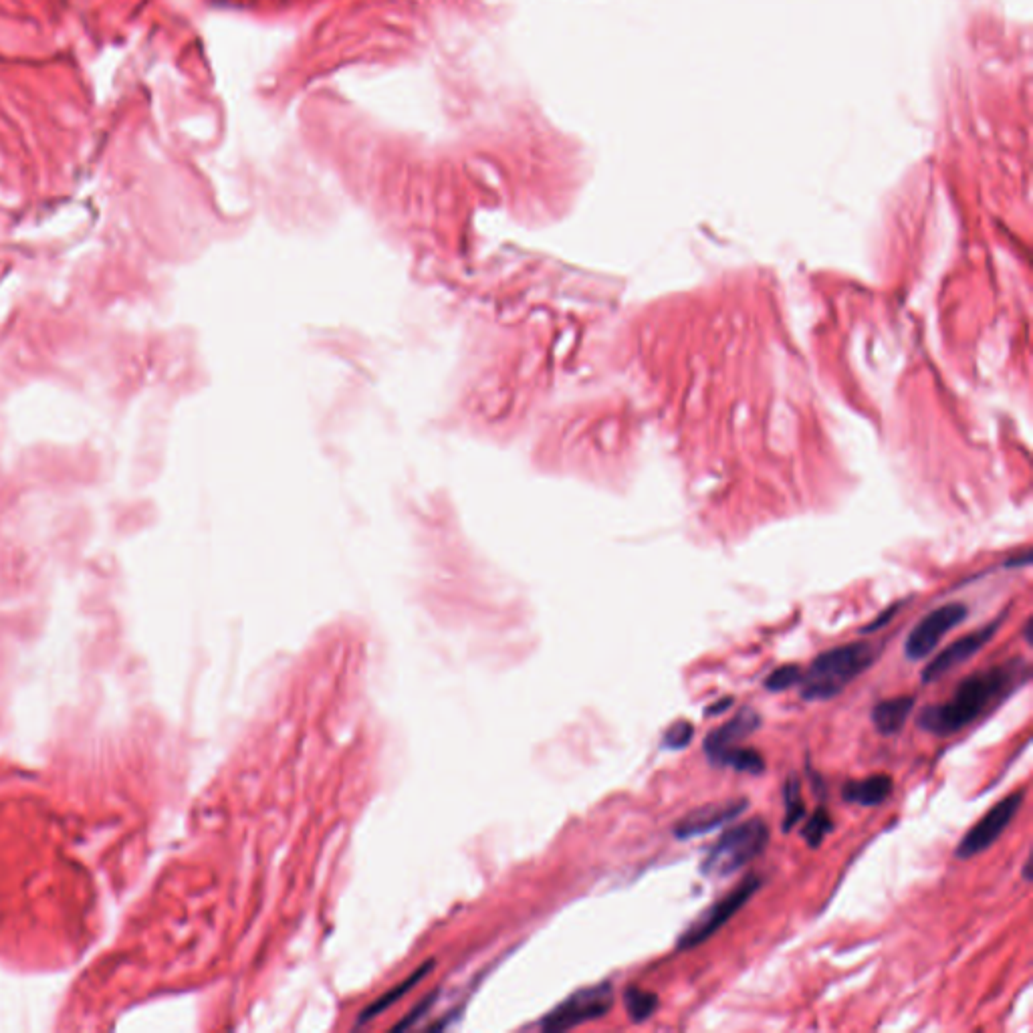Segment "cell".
<instances>
[{
    "instance_id": "6da1fadb",
    "label": "cell",
    "mask_w": 1033,
    "mask_h": 1033,
    "mask_svg": "<svg viewBox=\"0 0 1033 1033\" xmlns=\"http://www.w3.org/2000/svg\"><path fill=\"white\" fill-rule=\"evenodd\" d=\"M1031 680V664L1025 658H1009L977 670L963 678L945 703L927 705L916 715V727L935 735L951 737L975 725Z\"/></svg>"
},
{
    "instance_id": "7a4b0ae2",
    "label": "cell",
    "mask_w": 1033,
    "mask_h": 1033,
    "mask_svg": "<svg viewBox=\"0 0 1033 1033\" xmlns=\"http://www.w3.org/2000/svg\"><path fill=\"white\" fill-rule=\"evenodd\" d=\"M878 658V650L868 642H852L820 652L801 672L799 697L808 703L832 701L862 676Z\"/></svg>"
},
{
    "instance_id": "3957f363",
    "label": "cell",
    "mask_w": 1033,
    "mask_h": 1033,
    "mask_svg": "<svg viewBox=\"0 0 1033 1033\" xmlns=\"http://www.w3.org/2000/svg\"><path fill=\"white\" fill-rule=\"evenodd\" d=\"M771 832L765 820L751 818L729 828L705 854L701 872L707 878H725L757 860L769 846Z\"/></svg>"
},
{
    "instance_id": "277c9868",
    "label": "cell",
    "mask_w": 1033,
    "mask_h": 1033,
    "mask_svg": "<svg viewBox=\"0 0 1033 1033\" xmlns=\"http://www.w3.org/2000/svg\"><path fill=\"white\" fill-rule=\"evenodd\" d=\"M761 884H763V880L757 874L745 876L729 894H725L713 906H709L697 918V921L676 939V951L686 953V951L705 945L709 939H713L761 890Z\"/></svg>"
},
{
    "instance_id": "5b68a950",
    "label": "cell",
    "mask_w": 1033,
    "mask_h": 1033,
    "mask_svg": "<svg viewBox=\"0 0 1033 1033\" xmlns=\"http://www.w3.org/2000/svg\"><path fill=\"white\" fill-rule=\"evenodd\" d=\"M614 1007V987L604 981L586 989H580L561 1001L553 1011H549L543 1021V1031H569L590 1021H598L606 1017Z\"/></svg>"
},
{
    "instance_id": "8992f818",
    "label": "cell",
    "mask_w": 1033,
    "mask_h": 1033,
    "mask_svg": "<svg viewBox=\"0 0 1033 1033\" xmlns=\"http://www.w3.org/2000/svg\"><path fill=\"white\" fill-rule=\"evenodd\" d=\"M1023 801H1025V789L1011 791L1009 795L999 799L995 806L983 818H979V822L961 838V842L955 850V856L959 860H971V858L983 854L985 850H989L1003 836V832L1009 828V824L1015 820V816L1019 814V810L1023 806Z\"/></svg>"
},
{
    "instance_id": "52a82bcc",
    "label": "cell",
    "mask_w": 1033,
    "mask_h": 1033,
    "mask_svg": "<svg viewBox=\"0 0 1033 1033\" xmlns=\"http://www.w3.org/2000/svg\"><path fill=\"white\" fill-rule=\"evenodd\" d=\"M969 616V610L965 604H945L933 612H929L921 622H918L904 642V656L910 662H921L929 658L943 638L961 626Z\"/></svg>"
},
{
    "instance_id": "ba28073f",
    "label": "cell",
    "mask_w": 1033,
    "mask_h": 1033,
    "mask_svg": "<svg viewBox=\"0 0 1033 1033\" xmlns=\"http://www.w3.org/2000/svg\"><path fill=\"white\" fill-rule=\"evenodd\" d=\"M1001 622L1003 618H997L993 620L991 624L955 640L953 644H949L947 648H943L921 672V680L923 684H933L941 678H945L949 672H953L955 668L963 666L965 662H969L971 658H975L993 638L995 634L999 632L1001 628Z\"/></svg>"
},
{
    "instance_id": "9c48e42d",
    "label": "cell",
    "mask_w": 1033,
    "mask_h": 1033,
    "mask_svg": "<svg viewBox=\"0 0 1033 1033\" xmlns=\"http://www.w3.org/2000/svg\"><path fill=\"white\" fill-rule=\"evenodd\" d=\"M747 806H749L747 797H735V799L707 803V806H701L693 812H688L682 820H678L672 834L676 840H691V838L711 834V832L723 828L725 824L735 822L747 810Z\"/></svg>"
},
{
    "instance_id": "30bf717a",
    "label": "cell",
    "mask_w": 1033,
    "mask_h": 1033,
    "mask_svg": "<svg viewBox=\"0 0 1033 1033\" xmlns=\"http://www.w3.org/2000/svg\"><path fill=\"white\" fill-rule=\"evenodd\" d=\"M761 715L749 707L741 709L739 713H735L727 723H723L721 727L713 729L711 733L705 735L703 739V751L709 759V763L723 751L731 749V747H737L739 743H743L745 739H749L753 733L759 731L761 727Z\"/></svg>"
},
{
    "instance_id": "8fae6325",
    "label": "cell",
    "mask_w": 1033,
    "mask_h": 1033,
    "mask_svg": "<svg viewBox=\"0 0 1033 1033\" xmlns=\"http://www.w3.org/2000/svg\"><path fill=\"white\" fill-rule=\"evenodd\" d=\"M894 779L886 773H876L864 779H850L842 787V799L862 808H878L892 795Z\"/></svg>"
},
{
    "instance_id": "7c38bea8",
    "label": "cell",
    "mask_w": 1033,
    "mask_h": 1033,
    "mask_svg": "<svg viewBox=\"0 0 1033 1033\" xmlns=\"http://www.w3.org/2000/svg\"><path fill=\"white\" fill-rule=\"evenodd\" d=\"M914 707H916V699L910 695L884 699L878 705H874V709L870 713L872 725L884 737L898 735L904 729L906 721L910 719Z\"/></svg>"
},
{
    "instance_id": "4fadbf2b",
    "label": "cell",
    "mask_w": 1033,
    "mask_h": 1033,
    "mask_svg": "<svg viewBox=\"0 0 1033 1033\" xmlns=\"http://www.w3.org/2000/svg\"><path fill=\"white\" fill-rule=\"evenodd\" d=\"M711 763L715 767H731L739 773H749V775H763L767 769L765 759L757 749L739 747V745L719 753Z\"/></svg>"
},
{
    "instance_id": "5bb4252c",
    "label": "cell",
    "mask_w": 1033,
    "mask_h": 1033,
    "mask_svg": "<svg viewBox=\"0 0 1033 1033\" xmlns=\"http://www.w3.org/2000/svg\"><path fill=\"white\" fill-rule=\"evenodd\" d=\"M783 803H785V816H783V824H781V830L787 834L791 832L803 818H806L808 810H806V801H803L801 797V783H799V777L795 773H791L787 779H785V785H783Z\"/></svg>"
},
{
    "instance_id": "9a60e30c",
    "label": "cell",
    "mask_w": 1033,
    "mask_h": 1033,
    "mask_svg": "<svg viewBox=\"0 0 1033 1033\" xmlns=\"http://www.w3.org/2000/svg\"><path fill=\"white\" fill-rule=\"evenodd\" d=\"M624 1005L632 1023H644L660 1009V997L654 991L630 985L624 991Z\"/></svg>"
},
{
    "instance_id": "2e32d148",
    "label": "cell",
    "mask_w": 1033,
    "mask_h": 1033,
    "mask_svg": "<svg viewBox=\"0 0 1033 1033\" xmlns=\"http://www.w3.org/2000/svg\"><path fill=\"white\" fill-rule=\"evenodd\" d=\"M836 830L834 818L828 812V808L820 806L814 814L808 816V822L801 828V838L808 844V848L818 850L826 842V838Z\"/></svg>"
},
{
    "instance_id": "e0dca14e",
    "label": "cell",
    "mask_w": 1033,
    "mask_h": 1033,
    "mask_svg": "<svg viewBox=\"0 0 1033 1033\" xmlns=\"http://www.w3.org/2000/svg\"><path fill=\"white\" fill-rule=\"evenodd\" d=\"M430 965H432V963L422 965V967H420L412 977H408L404 983L396 985L392 991H388L384 997H380L376 1003H372V1005H370V1007L360 1015V1025H362V1023L372 1021L378 1013L386 1011V1009H388V1007H392L400 997H404V995H406V993H408V991H410V989H412V987H414V985H416V983H418V981H420V979L430 971Z\"/></svg>"
},
{
    "instance_id": "ac0fdd59",
    "label": "cell",
    "mask_w": 1033,
    "mask_h": 1033,
    "mask_svg": "<svg viewBox=\"0 0 1033 1033\" xmlns=\"http://www.w3.org/2000/svg\"><path fill=\"white\" fill-rule=\"evenodd\" d=\"M801 672H803V668L797 666V664H783V666L775 668L763 680L765 691H769V693H785V691H789L791 686L799 684Z\"/></svg>"
},
{
    "instance_id": "d6986e66",
    "label": "cell",
    "mask_w": 1033,
    "mask_h": 1033,
    "mask_svg": "<svg viewBox=\"0 0 1033 1033\" xmlns=\"http://www.w3.org/2000/svg\"><path fill=\"white\" fill-rule=\"evenodd\" d=\"M695 739V725L691 721H674L662 735V747L666 751H682Z\"/></svg>"
},
{
    "instance_id": "ffe728a7",
    "label": "cell",
    "mask_w": 1033,
    "mask_h": 1033,
    "mask_svg": "<svg viewBox=\"0 0 1033 1033\" xmlns=\"http://www.w3.org/2000/svg\"><path fill=\"white\" fill-rule=\"evenodd\" d=\"M898 608H900V604H894V606H892V608H888V610H884V612H882V614H880V616H878V618H876V620H874V622H870V624H868V626H864V628H862V630H860V632H862V634H870V632H876V630H880V628H884V626H886V624H888V622H890V620H892V618H894V616H896V612H898Z\"/></svg>"
},
{
    "instance_id": "44dd1931",
    "label": "cell",
    "mask_w": 1033,
    "mask_h": 1033,
    "mask_svg": "<svg viewBox=\"0 0 1033 1033\" xmlns=\"http://www.w3.org/2000/svg\"><path fill=\"white\" fill-rule=\"evenodd\" d=\"M733 705H735V699H733V697H723V699H719L717 703H713V705H709V707L705 709V717H719V715L727 713Z\"/></svg>"
},
{
    "instance_id": "7402d4cb",
    "label": "cell",
    "mask_w": 1033,
    "mask_h": 1033,
    "mask_svg": "<svg viewBox=\"0 0 1033 1033\" xmlns=\"http://www.w3.org/2000/svg\"><path fill=\"white\" fill-rule=\"evenodd\" d=\"M1021 876H1023V880H1025V882H1031V856H1027V858H1025V862H1023V870H1021Z\"/></svg>"
},
{
    "instance_id": "603a6c76",
    "label": "cell",
    "mask_w": 1033,
    "mask_h": 1033,
    "mask_svg": "<svg viewBox=\"0 0 1033 1033\" xmlns=\"http://www.w3.org/2000/svg\"><path fill=\"white\" fill-rule=\"evenodd\" d=\"M1023 638H1025L1027 646H1033V640H1031V620L1029 618L1025 620V626H1023Z\"/></svg>"
}]
</instances>
